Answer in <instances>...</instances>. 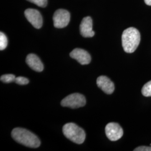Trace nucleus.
<instances>
[{
	"label": "nucleus",
	"instance_id": "6e6552de",
	"mask_svg": "<svg viewBox=\"0 0 151 151\" xmlns=\"http://www.w3.org/2000/svg\"><path fill=\"white\" fill-rule=\"evenodd\" d=\"M71 58L76 60L81 65H88L91 60V57L86 50L80 48L73 49L70 53Z\"/></svg>",
	"mask_w": 151,
	"mask_h": 151
},
{
	"label": "nucleus",
	"instance_id": "9b49d317",
	"mask_svg": "<svg viewBox=\"0 0 151 151\" xmlns=\"http://www.w3.org/2000/svg\"><path fill=\"white\" fill-rule=\"evenodd\" d=\"M26 62L27 65L35 71L40 72L43 70V64L40 58L35 54H28L26 58Z\"/></svg>",
	"mask_w": 151,
	"mask_h": 151
},
{
	"label": "nucleus",
	"instance_id": "f3484780",
	"mask_svg": "<svg viewBox=\"0 0 151 151\" xmlns=\"http://www.w3.org/2000/svg\"><path fill=\"white\" fill-rule=\"evenodd\" d=\"M134 151H151V146L147 147V146H140L136 148Z\"/></svg>",
	"mask_w": 151,
	"mask_h": 151
},
{
	"label": "nucleus",
	"instance_id": "f03ea898",
	"mask_svg": "<svg viewBox=\"0 0 151 151\" xmlns=\"http://www.w3.org/2000/svg\"><path fill=\"white\" fill-rule=\"evenodd\" d=\"M122 40L124 51L128 53H133L140 43V32L135 27H129L123 32Z\"/></svg>",
	"mask_w": 151,
	"mask_h": 151
},
{
	"label": "nucleus",
	"instance_id": "dca6fc26",
	"mask_svg": "<svg viewBox=\"0 0 151 151\" xmlns=\"http://www.w3.org/2000/svg\"><path fill=\"white\" fill-rule=\"evenodd\" d=\"M27 1L41 7H45L47 5V0H27Z\"/></svg>",
	"mask_w": 151,
	"mask_h": 151
},
{
	"label": "nucleus",
	"instance_id": "f257e3e1",
	"mask_svg": "<svg viewBox=\"0 0 151 151\" xmlns=\"http://www.w3.org/2000/svg\"><path fill=\"white\" fill-rule=\"evenodd\" d=\"M11 136L19 143L30 148H38L40 145V141L38 137L27 130L16 128L12 130Z\"/></svg>",
	"mask_w": 151,
	"mask_h": 151
},
{
	"label": "nucleus",
	"instance_id": "9d476101",
	"mask_svg": "<svg viewBox=\"0 0 151 151\" xmlns=\"http://www.w3.org/2000/svg\"><path fill=\"white\" fill-rule=\"evenodd\" d=\"M97 86L106 94H111L115 90L113 82L108 77L101 76L97 78Z\"/></svg>",
	"mask_w": 151,
	"mask_h": 151
},
{
	"label": "nucleus",
	"instance_id": "20e7f679",
	"mask_svg": "<svg viewBox=\"0 0 151 151\" xmlns=\"http://www.w3.org/2000/svg\"><path fill=\"white\" fill-rule=\"evenodd\" d=\"M86 103V98L83 95L75 93L65 97L62 100L60 104L64 107L77 109L84 106Z\"/></svg>",
	"mask_w": 151,
	"mask_h": 151
},
{
	"label": "nucleus",
	"instance_id": "0eeeda50",
	"mask_svg": "<svg viewBox=\"0 0 151 151\" xmlns=\"http://www.w3.org/2000/svg\"><path fill=\"white\" fill-rule=\"evenodd\" d=\"M24 14L28 22L35 28L40 29L42 27L43 18L39 11L33 9H27Z\"/></svg>",
	"mask_w": 151,
	"mask_h": 151
},
{
	"label": "nucleus",
	"instance_id": "4468645a",
	"mask_svg": "<svg viewBox=\"0 0 151 151\" xmlns=\"http://www.w3.org/2000/svg\"><path fill=\"white\" fill-rule=\"evenodd\" d=\"M7 46V38L4 32H0V50H3Z\"/></svg>",
	"mask_w": 151,
	"mask_h": 151
},
{
	"label": "nucleus",
	"instance_id": "f8f14e48",
	"mask_svg": "<svg viewBox=\"0 0 151 151\" xmlns=\"http://www.w3.org/2000/svg\"><path fill=\"white\" fill-rule=\"evenodd\" d=\"M142 93L146 97L151 96V81L148 82L143 86L142 89Z\"/></svg>",
	"mask_w": 151,
	"mask_h": 151
},
{
	"label": "nucleus",
	"instance_id": "a211bd4d",
	"mask_svg": "<svg viewBox=\"0 0 151 151\" xmlns=\"http://www.w3.org/2000/svg\"><path fill=\"white\" fill-rule=\"evenodd\" d=\"M145 2L146 5L148 6H151V0H145Z\"/></svg>",
	"mask_w": 151,
	"mask_h": 151
},
{
	"label": "nucleus",
	"instance_id": "1a4fd4ad",
	"mask_svg": "<svg viewBox=\"0 0 151 151\" xmlns=\"http://www.w3.org/2000/svg\"><path fill=\"white\" fill-rule=\"evenodd\" d=\"M80 30L81 35L85 38H91L95 35L92 30V20L90 16L84 17L80 24Z\"/></svg>",
	"mask_w": 151,
	"mask_h": 151
},
{
	"label": "nucleus",
	"instance_id": "7ed1b4c3",
	"mask_svg": "<svg viewBox=\"0 0 151 151\" xmlns=\"http://www.w3.org/2000/svg\"><path fill=\"white\" fill-rule=\"evenodd\" d=\"M63 133L67 138L78 145L83 143L86 138L85 131L73 123L65 124L63 127Z\"/></svg>",
	"mask_w": 151,
	"mask_h": 151
},
{
	"label": "nucleus",
	"instance_id": "ddd939ff",
	"mask_svg": "<svg viewBox=\"0 0 151 151\" xmlns=\"http://www.w3.org/2000/svg\"><path fill=\"white\" fill-rule=\"evenodd\" d=\"M16 77L14 75L12 74H7L1 76L0 80L1 81L4 83H11L12 82H15Z\"/></svg>",
	"mask_w": 151,
	"mask_h": 151
},
{
	"label": "nucleus",
	"instance_id": "2eb2a0df",
	"mask_svg": "<svg viewBox=\"0 0 151 151\" xmlns=\"http://www.w3.org/2000/svg\"><path fill=\"white\" fill-rule=\"evenodd\" d=\"M15 82L17 84H19V85H25L28 84L29 82V81L26 77L20 76V77H16Z\"/></svg>",
	"mask_w": 151,
	"mask_h": 151
},
{
	"label": "nucleus",
	"instance_id": "39448f33",
	"mask_svg": "<svg viewBox=\"0 0 151 151\" xmlns=\"http://www.w3.org/2000/svg\"><path fill=\"white\" fill-rule=\"evenodd\" d=\"M54 27L63 28L68 25L70 21V14L67 10L58 9L54 12L53 17Z\"/></svg>",
	"mask_w": 151,
	"mask_h": 151
},
{
	"label": "nucleus",
	"instance_id": "423d86ee",
	"mask_svg": "<svg viewBox=\"0 0 151 151\" xmlns=\"http://www.w3.org/2000/svg\"><path fill=\"white\" fill-rule=\"evenodd\" d=\"M105 133L109 140L116 141L122 137L124 132L119 124L110 123L105 127Z\"/></svg>",
	"mask_w": 151,
	"mask_h": 151
}]
</instances>
